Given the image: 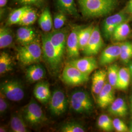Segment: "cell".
<instances>
[{"instance_id":"1","label":"cell","mask_w":132,"mask_h":132,"mask_svg":"<svg viewBox=\"0 0 132 132\" xmlns=\"http://www.w3.org/2000/svg\"><path fill=\"white\" fill-rule=\"evenodd\" d=\"M81 13L87 18H95L111 13L118 0H77Z\"/></svg>"},{"instance_id":"2","label":"cell","mask_w":132,"mask_h":132,"mask_svg":"<svg viewBox=\"0 0 132 132\" xmlns=\"http://www.w3.org/2000/svg\"><path fill=\"white\" fill-rule=\"evenodd\" d=\"M42 54V48L38 39L22 46L17 50L18 59L24 65H31L39 62Z\"/></svg>"},{"instance_id":"3","label":"cell","mask_w":132,"mask_h":132,"mask_svg":"<svg viewBox=\"0 0 132 132\" xmlns=\"http://www.w3.org/2000/svg\"><path fill=\"white\" fill-rule=\"evenodd\" d=\"M71 108L76 113H89L94 108V105L89 94L85 90L74 92L70 98Z\"/></svg>"},{"instance_id":"4","label":"cell","mask_w":132,"mask_h":132,"mask_svg":"<svg viewBox=\"0 0 132 132\" xmlns=\"http://www.w3.org/2000/svg\"><path fill=\"white\" fill-rule=\"evenodd\" d=\"M41 40L43 56L45 60L52 71H57L61 63L57 56L54 47L51 42L49 32L43 34Z\"/></svg>"},{"instance_id":"5","label":"cell","mask_w":132,"mask_h":132,"mask_svg":"<svg viewBox=\"0 0 132 132\" xmlns=\"http://www.w3.org/2000/svg\"><path fill=\"white\" fill-rule=\"evenodd\" d=\"M23 118L31 126H37L44 122L46 119L42 109L32 99L23 110Z\"/></svg>"},{"instance_id":"6","label":"cell","mask_w":132,"mask_h":132,"mask_svg":"<svg viewBox=\"0 0 132 132\" xmlns=\"http://www.w3.org/2000/svg\"><path fill=\"white\" fill-rule=\"evenodd\" d=\"M1 92L7 99L12 101H19L23 99L24 93L22 84L17 81H5L0 86Z\"/></svg>"},{"instance_id":"7","label":"cell","mask_w":132,"mask_h":132,"mask_svg":"<svg viewBox=\"0 0 132 132\" xmlns=\"http://www.w3.org/2000/svg\"><path fill=\"white\" fill-rule=\"evenodd\" d=\"M62 78L64 83L67 85L78 86L88 81L89 75L82 72L76 67L68 64L63 70Z\"/></svg>"},{"instance_id":"8","label":"cell","mask_w":132,"mask_h":132,"mask_svg":"<svg viewBox=\"0 0 132 132\" xmlns=\"http://www.w3.org/2000/svg\"><path fill=\"white\" fill-rule=\"evenodd\" d=\"M68 33V30L67 28L54 30L52 32H49L51 42L54 47L57 56L61 63L66 50L67 40L69 35Z\"/></svg>"},{"instance_id":"9","label":"cell","mask_w":132,"mask_h":132,"mask_svg":"<svg viewBox=\"0 0 132 132\" xmlns=\"http://www.w3.org/2000/svg\"><path fill=\"white\" fill-rule=\"evenodd\" d=\"M68 103L66 95L62 90H54L48 102L51 113L54 116H61L66 112Z\"/></svg>"},{"instance_id":"10","label":"cell","mask_w":132,"mask_h":132,"mask_svg":"<svg viewBox=\"0 0 132 132\" xmlns=\"http://www.w3.org/2000/svg\"><path fill=\"white\" fill-rule=\"evenodd\" d=\"M81 28L79 26H73L67 38L66 52L67 56L71 60L77 59L79 56L78 33Z\"/></svg>"},{"instance_id":"11","label":"cell","mask_w":132,"mask_h":132,"mask_svg":"<svg viewBox=\"0 0 132 132\" xmlns=\"http://www.w3.org/2000/svg\"><path fill=\"white\" fill-rule=\"evenodd\" d=\"M104 46L103 38L99 30L98 26L94 27L93 33L84 50L82 51L87 56L97 54Z\"/></svg>"},{"instance_id":"12","label":"cell","mask_w":132,"mask_h":132,"mask_svg":"<svg viewBox=\"0 0 132 132\" xmlns=\"http://www.w3.org/2000/svg\"><path fill=\"white\" fill-rule=\"evenodd\" d=\"M68 64L76 67L82 72L89 76L93 71L98 67L95 58L92 56L73 59L69 62Z\"/></svg>"},{"instance_id":"13","label":"cell","mask_w":132,"mask_h":132,"mask_svg":"<svg viewBox=\"0 0 132 132\" xmlns=\"http://www.w3.org/2000/svg\"><path fill=\"white\" fill-rule=\"evenodd\" d=\"M121 51L120 45H111L106 47L99 57V64L101 66H106L113 63L120 57Z\"/></svg>"},{"instance_id":"14","label":"cell","mask_w":132,"mask_h":132,"mask_svg":"<svg viewBox=\"0 0 132 132\" xmlns=\"http://www.w3.org/2000/svg\"><path fill=\"white\" fill-rule=\"evenodd\" d=\"M37 35L34 28L29 26H22L17 30L16 38L22 46L33 42L37 39Z\"/></svg>"},{"instance_id":"15","label":"cell","mask_w":132,"mask_h":132,"mask_svg":"<svg viewBox=\"0 0 132 132\" xmlns=\"http://www.w3.org/2000/svg\"><path fill=\"white\" fill-rule=\"evenodd\" d=\"M113 87L109 83H106L97 95V104L101 108H106L114 100Z\"/></svg>"},{"instance_id":"16","label":"cell","mask_w":132,"mask_h":132,"mask_svg":"<svg viewBox=\"0 0 132 132\" xmlns=\"http://www.w3.org/2000/svg\"><path fill=\"white\" fill-rule=\"evenodd\" d=\"M33 94L36 99L42 104L48 103L52 94L48 83L45 81L39 82L36 84L33 90Z\"/></svg>"},{"instance_id":"17","label":"cell","mask_w":132,"mask_h":132,"mask_svg":"<svg viewBox=\"0 0 132 132\" xmlns=\"http://www.w3.org/2000/svg\"><path fill=\"white\" fill-rule=\"evenodd\" d=\"M46 70L40 64H32L28 67L26 71V77L29 82L34 83L43 79L46 76Z\"/></svg>"},{"instance_id":"18","label":"cell","mask_w":132,"mask_h":132,"mask_svg":"<svg viewBox=\"0 0 132 132\" xmlns=\"http://www.w3.org/2000/svg\"><path fill=\"white\" fill-rule=\"evenodd\" d=\"M107 76V72L103 70H98L94 72L92 77V90L94 95H98L106 84Z\"/></svg>"},{"instance_id":"19","label":"cell","mask_w":132,"mask_h":132,"mask_svg":"<svg viewBox=\"0 0 132 132\" xmlns=\"http://www.w3.org/2000/svg\"><path fill=\"white\" fill-rule=\"evenodd\" d=\"M109 112L115 117H124L128 113V107L125 101L122 98L114 99L109 106Z\"/></svg>"},{"instance_id":"20","label":"cell","mask_w":132,"mask_h":132,"mask_svg":"<svg viewBox=\"0 0 132 132\" xmlns=\"http://www.w3.org/2000/svg\"><path fill=\"white\" fill-rule=\"evenodd\" d=\"M56 5L59 11H61L67 15L75 17L79 16L75 0H56Z\"/></svg>"},{"instance_id":"21","label":"cell","mask_w":132,"mask_h":132,"mask_svg":"<svg viewBox=\"0 0 132 132\" xmlns=\"http://www.w3.org/2000/svg\"><path fill=\"white\" fill-rule=\"evenodd\" d=\"M38 24L44 32H49L52 30L53 27V21L50 10L48 7L45 8L43 10L38 19Z\"/></svg>"},{"instance_id":"22","label":"cell","mask_w":132,"mask_h":132,"mask_svg":"<svg viewBox=\"0 0 132 132\" xmlns=\"http://www.w3.org/2000/svg\"><path fill=\"white\" fill-rule=\"evenodd\" d=\"M131 76L129 68H122L119 69L116 89L119 90H126L130 84Z\"/></svg>"},{"instance_id":"23","label":"cell","mask_w":132,"mask_h":132,"mask_svg":"<svg viewBox=\"0 0 132 132\" xmlns=\"http://www.w3.org/2000/svg\"><path fill=\"white\" fill-rule=\"evenodd\" d=\"M130 32V26L127 22H125L118 24L116 27L112 37L114 41H122L127 38Z\"/></svg>"},{"instance_id":"24","label":"cell","mask_w":132,"mask_h":132,"mask_svg":"<svg viewBox=\"0 0 132 132\" xmlns=\"http://www.w3.org/2000/svg\"><path fill=\"white\" fill-rule=\"evenodd\" d=\"M24 119L18 114L13 115L10 119V127L13 132H27L29 131Z\"/></svg>"},{"instance_id":"25","label":"cell","mask_w":132,"mask_h":132,"mask_svg":"<svg viewBox=\"0 0 132 132\" xmlns=\"http://www.w3.org/2000/svg\"><path fill=\"white\" fill-rule=\"evenodd\" d=\"M13 41V33L10 28L7 27H2L0 28V48L9 47Z\"/></svg>"},{"instance_id":"26","label":"cell","mask_w":132,"mask_h":132,"mask_svg":"<svg viewBox=\"0 0 132 132\" xmlns=\"http://www.w3.org/2000/svg\"><path fill=\"white\" fill-rule=\"evenodd\" d=\"M94 26L90 25L89 26L80 29L78 33V41L80 51H83L86 47L90 37L93 33Z\"/></svg>"},{"instance_id":"27","label":"cell","mask_w":132,"mask_h":132,"mask_svg":"<svg viewBox=\"0 0 132 132\" xmlns=\"http://www.w3.org/2000/svg\"><path fill=\"white\" fill-rule=\"evenodd\" d=\"M127 15L124 11H121L118 13L109 16L104 20L102 24V28L110 26H118L127 21Z\"/></svg>"},{"instance_id":"28","label":"cell","mask_w":132,"mask_h":132,"mask_svg":"<svg viewBox=\"0 0 132 132\" xmlns=\"http://www.w3.org/2000/svg\"><path fill=\"white\" fill-rule=\"evenodd\" d=\"M31 6L24 5L21 7L13 10L9 16L6 22V26H10L13 24H19L24 12Z\"/></svg>"},{"instance_id":"29","label":"cell","mask_w":132,"mask_h":132,"mask_svg":"<svg viewBox=\"0 0 132 132\" xmlns=\"http://www.w3.org/2000/svg\"><path fill=\"white\" fill-rule=\"evenodd\" d=\"M13 69V61L10 54L5 52H2L0 54V73L3 75Z\"/></svg>"},{"instance_id":"30","label":"cell","mask_w":132,"mask_h":132,"mask_svg":"<svg viewBox=\"0 0 132 132\" xmlns=\"http://www.w3.org/2000/svg\"><path fill=\"white\" fill-rule=\"evenodd\" d=\"M37 18V15L36 11L30 6L24 12L18 24L21 26H29L35 22Z\"/></svg>"},{"instance_id":"31","label":"cell","mask_w":132,"mask_h":132,"mask_svg":"<svg viewBox=\"0 0 132 132\" xmlns=\"http://www.w3.org/2000/svg\"><path fill=\"white\" fill-rule=\"evenodd\" d=\"M120 45L121 51L119 58L123 63H128L132 58V43L126 42Z\"/></svg>"},{"instance_id":"32","label":"cell","mask_w":132,"mask_h":132,"mask_svg":"<svg viewBox=\"0 0 132 132\" xmlns=\"http://www.w3.org/2000/svg\"><path fill=\"white\" fill-rule=\"evenodd\" d=\"M97 126L105 132H111L114 129L113 120L106 114H102L99 117L97 120Z\"/></svg>"},{"instance_id":"33","label":"cell","mask_w":132,"mask_h":132,"mask_svg":"<svg viewBox=\"0 0 132 132\" xmlns=\"http://www.w3.org/2000/svg\"><path fill=\"white\" fill-rule=\"evenodd\" d=\"M61 132H84L85 129L80 123L69 122L62 126L60 129Z\"/></svg>"},{"instance_id":"34","label":"cell","mask_w":132,"mask_h":132,"mask_svg":"<svg viewBox=\"0 0 132 132\" xmlns=\"http://www.w3.org/2000/svg\"><path fill=\"white\" fill-rule=\"evenodd\" d=\"M119 70V67L117 64L111 65L109 67L108 70L107 75L108 77L109 83L114 88H116V86L117 85Z\"/></svg>"},{"instance_id":"35","label":"cell","mask_w":132,"mask_h":132,"mask_svg":"<svg viewBox=\"0 0 132 132\" xmlns=\"http://www.w3.org/2000/svg\"><path fill=\"white\" fill-rule=\"evenodd\" d=\"M67 14L61 11L54 15L53 18V28L54 30L61 29L67 21Z\"/></svg>"},{"instance_id":"36","label":"cell","mask_w":132,"mask_h":132,"mask_svg":"<svg viewBox=\"0 0 132 132\" xmlns=\"http://www.w3.org/2000/svg\"><path fill=\"white\" fill-rule=\"evenodd\" d=\"M14 2L19 4L24 5L35 6L38 7H41L44 6L45 0H13Z\"/></svg>"},{"instance_id":"37","label":"cell","mask_w":132,"mask_h":132,"mask_svg":"<svg viewBox=\"0 0 132 132\" xmlns=\"http://www.w3.org/2000/svg\"><path fill=\"white\" fill-rule=\"evenodd\" d=\"M114 129L118 132H126L129 131L127 126L122 120L118 118L114 119L113 120Z\"/></svg>"},{"instance_id":"38","label":"cell","mask_w":132,"mask_h":132,"mask_svg":"<svg viewBox=\"0 0 132 132\" xmlns=\"http://www.w3.org/2000/svg\"><path fill=\"white\" fill-rule=\"evenodd\" d=\"M6 97L2 93L0 92V113L1 114L4 113L7 109L9 105L6 100Z\"/></svg>"},{"instance_id":"39","label":"cell","mask_w":132,"mask_h":132,"mask_svg":"<svg viewBox=\"0 0 132 132\" xmlns=\"http://www.w3.org/2000/svg\"><path fill=\"white\" fill-rule=\"evenodd\" d=\"M128 12L132 16V0H130L127 6Z\"/></svg>"},{"instance_id":"40","label":"cell","mask_w":132,"mask_h":132,"mask_svg":"<svg viewBox=\"0 0 132 132\" xmlns=\"http://www.w3.org/2000/svg\"><path fill=\"white\" fill-rule=\"evenodd\" d=\"M7 3V0H0V7L2 9L5 6Z\"/></svg>"},{"instance_id":"41","label":"cell","mask_w":132,"mask_h":132,"mask_svg":"<svg viewBox=\"0 0 132 132\" xmlns=\"http://www.w3.org/2000/svg\"><path fill=\"white\" fill-rule=\"evenodd\" d=\"M129 69V71L130 72V73H131V76H132V62H130V64H129V67H128Z\"/></svg>"},{"instance_id":"42","label":"cell","mask_w":132,"mask_h":132,"mask_svg":"<svg viewBox=\"0 0 132 132\" xmlns=\"http://www.w3.org/2000/svg\"><path fill=\"white\" fill-rule=\"evenodd\" d=\"M0 132H7V130H6V129L4 127H2V126H1V127H0Z\"/></svg>"},{"instance_id":"43","label":"cell","mask_w":132,"mask_h":132,"mask_svg":"<svg viewBox=\"0 0 132 132\" xmlns=\"http://www.w3.org/2000/svg\"><path fill=\"white\" fill-rule=\"evenodd\" d=\"M129 131L132 132V121L131 122V124H130V131Z\"/></svg>"},{"instance_id":"44","label":"cell","mask_w":132,"mask_h":132,"mask_svg":"<svg viewBox=\"0 0 132 132\" xmlns=\"http://www.w3.org/2000/svg\"><path fill=\"white\" fill-rule=\"evenodd\" d=\"M131 108H132V96L131 97Z\"/></svg>"}]
</instances>
